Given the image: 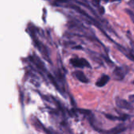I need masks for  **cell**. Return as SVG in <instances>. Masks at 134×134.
Wrapping results in <instances>:
<instances>
[{
  "mask_svg": "<svg viewBox=\"0 0 134 134\" xmlns=\"http://www.w3.org/2000/svg\"><path fill=\"white\" fill-rule=\"evenodd\" d=\"M71 64L75 67V68H90L91 65L84 58H72L70 60Z\"/></svg>",
  "mask_w": 134,
  "mask_h": 134,
  "instance_id": "cell-1",
  "label": "cell"
},
{
  "mask_svg": "<svg viewBox=\"0 0 134 134\" xmlns=\"http://www.w3.org/2000/svg\"><path fill=\"white\" fill-rule=\"evenodd\" d=\"M126 130V128L123 125H118V126L107 131V134H120L121 133L124 132Z\"/></svg>",
  "mask_w": 134,
  "mask_h": 134,
  "instance_id": "cell-6",
  "label": "cell"
},
{
  "mask_svg": "<svg viewBox=\"0 0 134 134\" xmlns=\"http://www.w3.org/2000/svg\"><path fill=\"white\" fill-rule=\"evenodd\" d=\"M126 74V70L124 69L123 68H117L116 69H115L113 75L114 77L116 80H122L123 79V78L125 77V75Z\"/></svg>",
  "mask_w": 134,
  "mask_h": 134,
  "instance_id": "cell-2",
  "label": "cell"
},
{
  "mask_svg": "<svg viewBox=\"0 0 134 134\" xmlns=\"http://www.w3.org/2000/svg\"><path fill=\"white\" fill-rule=\"evenodd\" d=\"M73 75L74 77L79 80L80 82H84V83H88V79L86 77V75L81 71H77L75 72H73Z\"/></svg>",
  "mask_w": 134,
  "mask_h": 134,
  "instance_id": "cell-4",
  "label": "cell"
},
{
  "mask_svg": "<svg viewBox=\"0 0 134 134\" xmlns=\"http://www.w3.org/2000/svg\"><path fill=\"white\" fill-rule=\"evenodd\" d=\"M110 80V77L107 75H103L96 82V85L98 86V87H103L104 86H106L107 84V82H109Z\"/></svg>",
  "mask_w": 134,
  "mask_h": 134,
  "instance_id": "cell-5",
  "label": "cell"
},
{
  "mask_svg": "<svg viewBox=\"0 0 134 134\" xmlns=\"http://www.w3.org/2000/svg\"><path fill=\"white\" fill-rule=\"evenodd\" d=\"M116 104L118 108H122V109H126V110H130L132 109V105L130 102H128L126 100L123 99H119L117 98L116 99Z\"/></svg>",
  "mask_w": 134,
  "mask_h": 134,
  "instance_id": "cell-3",
  "label": "cell"
},
{
  "mask_svg": "<svg viewBox=\"0 0 134 134\" xmlns=\"http://www.w3.org/2000/svg\"><path fill=\"white\" fill-rule=\"evenodd\" d=\"M126 12L129 13L130 16L131 17V19H132L133 22L134 23V13L133 12V11H131V10H130V9H127V10H126Z\"/></svg>",
  "mask_w": 134,
  "mask_h": 134,
  "instance_id": "cell-7",
  "label": "cell"
},
{
  "mask_svg": "<svg viewBox=\"0 0 134 134\" xmlns=\"http://www.w3.org/2000/svg\"><path fill=\"white\" fill-rule=\"evenodd\" d=\"M129 5H131L132 7H133L134 8V0H132V1H130V2H129Z\"/></svg>",
  "mask_w": 134,
  "mask_h": 134,
  "instance_id": "cell-8",
  "label": "cell"
}]
</instances>
